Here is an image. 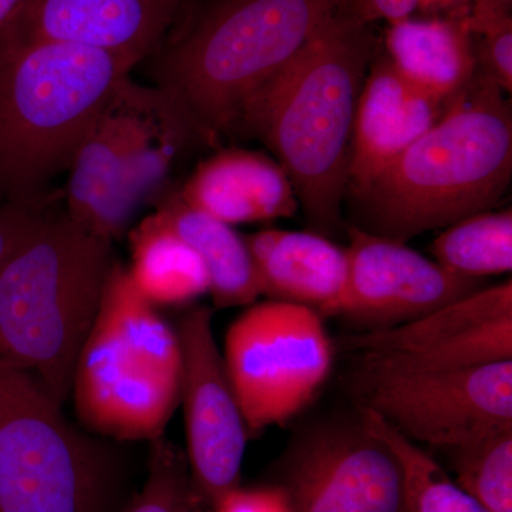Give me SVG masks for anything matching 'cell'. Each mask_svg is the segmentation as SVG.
<instances>
[{
  "mask_svg": "<svg viewBox=\"0 0 512 512\" xmlns=\"http://www.w3.org/2000/svg\"><path fill=\"white\" fill-rule=\"evenodd\" d=\"M340 349L360 363L402 370L443 372L512 360V282L483 286L403 325L353 332Z\"/></svg>",
  "mask_w": 512,
  "mask_h": 512,
  "instance_id": "obj_11",
  "label": "cell"
},
{
  "mask_svg": "<svg viewBox=\"0 0 512 512\" xmlns=\"http://www.w3.org/2000/svg\"><path fill=\"white\" fill-rule=\"evenodd\" d=\"M113 242L67 215H45L0 265V365L35 377L57 403L114 264Z\"/></svg>",
  "mask_w": 512,
  "mask_h": 512,
  "instance_id": "obj_4",
  "label": "cell"
},
{
  "mask_svg": "<svg viewBox=\"0 0 512 512\" xmlns=\"http://www.w3.org/2000/svg\"><path fill=\"white\" fill-rule=\"evenodd\" d=\"M136 60L52 40L0 35V204H33L69 170Z\"/></svg>",
  "mask_w": 512,
  "mask_h": 512,
  "instance_id": "obj_3",
  "label": "cell"
},
{
  "mask_svg": "<svg viewBox=\"0 0 512 512\" xmlns=\"http://www.w3.org/2000/svg\"><path fill=\"white\" fill-rule=\"evenodd\" d=\"M507 8L493 0H473L467 26L483 35L480 59L483 74L504 93L512 90V22Z\"/></svg>",
  "mask_w": 512,
  "mask_h": 512,
  "instance_id": "obj_27",
  "label": "cell"
},
{
  "mask_svg": "<svg viewBox=\"0 0 512 512\" xmlns=\"http://www.w3.org/2000/svg\"><path fill=\"white\" fill-rule=\"evenodd\" d=\"M511 177L510 104L493 80L474 74L430 130L352 192V227L406 244L494 210Z\"/></svg>",
  "mask_w": 512,
  "mask_h": 512,
  "instance_id": "obj_2",
  "label": "cell"
},
{
  "mask_svg": "<svg viewBox=\"0 0 512 512\" xmlns=\"http://www.w3.org/2000/svg\"><path fill=\"white\" fill-rule=\"evenodd\" d=\"M156 212L204 262L217 308L249 306L262 295L247 242L232 225L185 204L178 192L163 195Z\"/></svg>",
  "mask_w": 512,
  "mask_h": 512,
  "instance_id": "obj_21",
  "label": "cell"
},
{
  "mask_svg": "<svg viewBox=\"0 0 512 512\" xmlns=\"http://www.w3.org/2000/svg\"><path fill=\"white\" fill-rule=\"evenodd\" d=\"M181 382L177 329L114 261L74 367L70 397L77 417L100 436L153 443L180 406Z\"/></svg>",
  "mask_w": 512,
  "mask_h": 512,
  "instance_id": "obj_6",
  "label": "cell"
},
{
  "mask_svg": "<svg viewBox=\"0 0 512 512\" xmlns=\"http://www.w3.org/2000/svg\"><path fill=\"white\" fill-rule=\"evenodd\" d=\"M292 512H406L396 458L357 413L301 431L271 468Z\"/></svg>",
  "mask_w": 512,
  "mask_h": 512,
  "instance_id": "obj_10",
  "label": "cell"
},
{
  "mask_svg": "<svg viewBox=\"0 0 512 512\" xmlns=\"http://www.w3.org/2000/svg\"><path fill=\"white\" fill-rule=\"evenodd\" d=\"M214 512H292V507L284 488L268 481L255 487L232 488L217 501Z\"/></svg>",
  "mask_w": 512,
  "mask_h": 512,
  "instance_id": "obj_29",
  "label": "cell"
},
{
  "mask_svg": "<svg viewBox=\"0 0 512 512\" xmlns=\"http://www.w3.org/2000/svg\"><path fill=\"white\" fill-rule=\"evenodd\" d=\"M116 468L35 377L0 365V512H111Z\"/></svg>",
  "mask_w": 512,
  "mask_h": 512,
  "instance_id": "obj_7",
  "label": "cell"
},
{
  "mask_svg": "<svg viewBox=\"0 0 512 512\" xmlns=\"http://www.w3.org/2000/svg\"><path fill=\"white\" fill-rule=\"evenodd\" d=\"M183 353V404L192 478L212 507L241 485L249 431L212 329V313L197 306L178 320Z\"/></svg>",
  "mask_w": 512,
  "mask_h": 512,
  "instance_id": "obj_12",
  "label": "cell"
},
{
  "mask_svg": "<svg viewBox=\"0 0 512 512\" xmlns=\"http://www.w3.org/2000/svg\"><path fill=\"white\" fill-rule=\"evenodd\" d=\"M262 295L332 315L348 276L346 249L318 232L264 229L245 237Z\"/></svg>",
  "mask_w": 512,
  "mask_h": 512,
  "instance_id": "obj_17",
  "label": "cell"
},
{
  "mask_svg": "<svg viewBox=\"0 0 512 512\" xmlns=\"http://www.w3.org/2000/svg\"><path fill=\"white\" fill-rule=\"evenodd\" d=\"M353 392L357 407L443 453L512 429V360L443 372L360 363Z\"/></svg>",
  "mask_w": 512,
  "mask_h": 512,
  "instance_id": "obj_9",
  "label": "cell"
},
{
  "mask_svg": "<svg viewBox=\"0 0 512 512\" xmlns=\"http://www.w3.org/2000/svg\"><path fill=\"white\" fill-rule=\"evenodd\" d=\"M29 0H0V35L19 18Z\"/></svg>",
  "mask_w": 512,
  "mask_h": 512,
  "instance_id": "obj_31",
  "label": "cell"
},
{
  "mask_svg": "<svg viewBox=\"0 0 512 512\" xmlns=\"http://www.w3.org/2000/svg\"><path fill=\"white\" fill-rule=\"evenodd\" d=\"M315 309L252 303L225 335L229 382L249 434L284 426L313 402L333 366V340Z\"/></svg>",
  "mask_w": 512,
  "mask_h": 512,
  "instance_id": "obj_8",
  "label": "cell"
},
{
  "mask_svg": "<svg viewBox=\"0 0 512 512\" xmlns=\"http://www.w3.org/2000/svg\"><path fill=\"white\" fill-rule=\"evenodd\" d=\"M434 261L447 271L481 281L510 274L512 211L488 210L454 222L431 245Z\"/></svg>",
  "mask_w": 512,
  "mask_h": 512,
  "instance_id": "obj_24",
  "label": "cell"
},
{
  "mask_svg": "<svg viewBox=\"0 0 512 512\" xmlns=\"http://www.w3.org/2000/svg\"><path fill=\"white\" fill-rule=\"evenodd\" d=\"M345 0H215L160 52L158 89L210 141L301 52ZM158 53V52H157Z\"/></svg>",
  "mask_w": 512,
  "mask_h": 512,
  "instance_id": "obj_5",
  "label": "cell"
},
{
  "mask_svg": "<svg viewBox=\"0 0 512 512\" xmlns=\"http://www.w3.org/2000/svg\"><path fill=\"white\" fill-rule=\"evenodd\" d=\"M468 33L467 19L400 20L387 33V57L417 89L447 101L476 74Z\"/></svg>",
  "mask_w": 512,
  "mask_h": 512,
  "instance_id": "obj_20",
  "label": "cell"
},
{
  "mask_svg": "<svg viewBox=\"0 0 512 512\" xmlns=\"http://www.w3.org/2000/svg\"><path fill=\"white\" fill-rule=\"evenodd\" d=\"M181 0H29L8 29L94 47L140 63L163 46Z\"/></svg>",
  "mask_w": 512,
  "mask_h": 512,
  "instance_id": "obj_14",
  "label": "cell"
},
{
  "mask_svg": "<svg viewBox=\"0 0 512 512\" xmlns=\"http://www.w3.org/2000/svg\"><path fill=\"white\" fill-rule=\"evenodd\" d=\"M113 101L120 117L128 192L140 210L148 201L161 200L181 151L201 137L181 107L158 87L128 79Z\"/></svg>",
  "mask_w": 512,
  "mask_h": 512,
  "instance_id": "obj_18",
  "label": "cell"
},
{
  "mask_svg": "<svg viewBox=\"0 0 512 512\" xmlns=\"http://www.w3.org/2000/svg\"><path fill=\"white\" fill-rule=\"evenodd\" d=\"M340 9L239 120L272 151L299 208L325 237L342 227L357 103L373 49L367 25Z\"/></svg>",
  "mask_w": 512,
  "mask_h": 512,
  "instance_id": "obj_1",
  "label": "cell"
},
{
  "mask_svg": "<svg viewBox=\"0 0 512 512\" xmlns=\"http://www.w3.org/2000/svg\"><path fill=\"white\" fill-rule=\"evenodd\" d=\"M120 512H214L192 478L185 451L164 440L151 443L146 483Z\"/></svg>",
  "mask_w": 512,
  "mask_h": 512,
  "instance_id": "obj_26",
  "label": "cell"
},
{
  "mask_svg": "<svg viewBox=\"0 0 512 512\" xmlns=\"http://www.w3.org/2000/svg\"><path fill=\"white\" fill-rule=\"evenodd\" d=\"M128 238V276L148 302L154 306L187 305L210 293L204 262L158 212L131 229Z\"/></svg>",
  "mask_w": 512,
  "mask_h": 512,
  "instance_id": "obj_22",
  "label": "cell"
},
{
  "mask_svg": "<svg viewBox=\"0 0 512 512\" xmlns=\"http://www.w3.org/2000/svg\"><path fill=\"white\" fill-rule=\"evenodd\" d=\"M447 101L417 89L389 57L373 63L357 103L350 150V192L360 190L430 130Z\"/></svg>",
  "mask_w": 512,
  "mask_h": 512,
  "instance_id": "obj_15",
  "label": "cell"
},
{
  "mask_svg": "<svg viewBox=\"0 0 512 512\" xmlns=\"http://www.w3.org/2000/svg\"><path fill=\"white\" fill-rule=\"evenodd\" d=\"M346 231L348 276L330 316L352 323L356 332L403 325L483 288L478 279L453 274L404 242L352 225Z\"/></svg>",
  "mask_w": 512,
  "mask_h": 512,
  "instance_id": "obj_13",
  "label": "cell"
},
{
  "mask_svg": "<svg viewBox=\"0 0 512 512\" xmlns=\"http://www.w3.org/2000/svg\"><path fill=\"white\" fill-rule=\"evenodd\" d=\"M43 217L45 214L37 210L35 205L0 204V265L28 239Z\"/></svg>",
  "mask_w": 512,
  "mask_h": 512,
  "instance_id": "obj_30",
  "label": "cell"
},
{
  "mask_svg": "<svg viewBox=\"0 0 512 512\" xmlns=\"http://www.w3.org/2000/svg\"><path fill=\"white\" fill-rule=\"evenodd\" d=\"M113 100L74 153L66 188L67 215L110 242L126 234L138 211L128 192Z\"/></svg>",
  "mask_w": 512,
  "mask_h": 512,
  "instance_id": "obj_19",
  "label": "cell"
},
{
  "mask_svg": "<svg viewBox=\"0 0 512 512\" xmlns=\"http://www.w3.org/2000/svg\"><path fill=\"white\" fill-rule=\"evenodd\" d=\"M473 0H345L342 9L360 22L389 20L390 23L410 19L417 10L447 12L451 19L463 20L470 15Z\"/></svg>",
  "mask_w": 512,
  "mask_h": 512,
  "instance_id": "obj_28",
  "label": "cell"
},
{
  "mask_svg": "<svg viewBox=\"0 0 512 512\" xmlns=\"http://www.w3.org/2000/svg\"><path fill=\"white\" fill-rule=\"evenodd\" d=\"M498 5L504 6V8L510 9L512 0H493Z\"/></svg>",
  "mask_w": 512,
  "mask_h": 512,
  "instance_id": "obj_32",
  "label": "cell"
},
{
  "mask_svg": "<svg viewBox=\"0 0 512 512\" xmlns=\"http://www.w3.org/2000/svg\"><path fill=\"white\" fill-rule=\"evenodd\" d=\"M178 195L185 204L228 225L292 218L299 211L282 165L258 151L239 148L202 161Z\"/></svg>",
  "mask_w": 512,
  "mask_h": 512,
  "instance_id": "obj_16",
  "label": "cell"
},
{
  "mask_svg": "<svg viewBox=\"0 0 512 512\" xmlns=\"http://www.w3.org/2000/svg\"><path fill=\"white\" fill-rule=\"evenodd\" d=\"M444 454L458 487L485 512H512V429Z\"/></svg>",
  "mask_w": 512,
  "mask_h": 512,
  "instance_id": "obj_25",
  "label": "cell"
},
{
  "mask_svg": "<svg viewBox=\"0 0 512 512\" xmlns=\"http://www.w3.org/2000/svg\"><path fill=\"white\" fill-rule=\"evenodd\" d=\"M357 413L367 429L396 458L406 512H485L458 487L426 448L404 436L376 413L360 407H357Z\"/></svg>",
  "mask_w": 512,
  "mask_h": 512,
  "instance_id": "obj_23",
  "label": "cell"
}]
</instances>
